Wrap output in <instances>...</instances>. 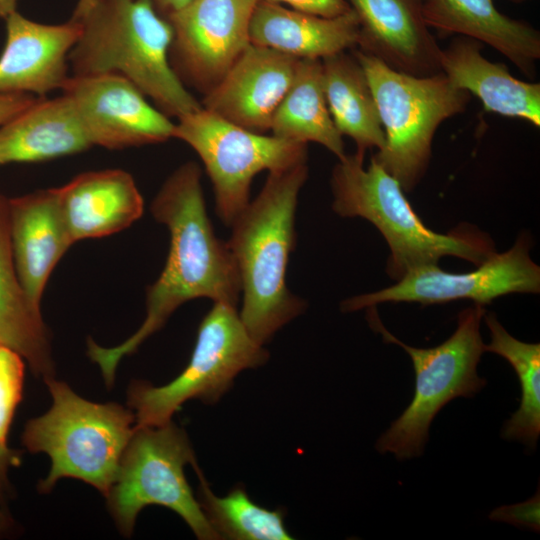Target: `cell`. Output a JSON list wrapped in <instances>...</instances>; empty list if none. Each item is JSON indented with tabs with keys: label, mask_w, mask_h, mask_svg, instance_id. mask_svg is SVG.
I'll return each instance as SVG.
<instances>
[{
	"label": "cell",
	"mask_w": 540,
	"mask_h": 540,
	"mask_svg": "<svg viewBox=\"0 0 540 540\" xmlns=\"http://www.w3.org/2000/svg\"><path fill=\"white\" fill-rule=\"evenodd\" d=\"M77 22L80 35L68 55L73 75H120L168 117L202 108L171 66L173 30L149 0H98Z\"/></svg>",
	"instance_id": "obj_3"
},
{
	"label": "cell",
	"mask_w": 540,
	"mask_h": 540,
	"mask_svg": "<svg viewBox=\"0 0 540 540\" xmlns=\"http://www.w3.org/2000/svg\"><path fill=\"white\" fill-rule=\"evenodd\" d=\"M352 52L368 79L385 136L383 147L372 157L410 192L426 173L438 127L462 113L471 94L442 72L414 76L360 49Z\"/></svg>",
	"instance_id": "obj_6"
},
{
	"label": "cell",
	"mask_w": 540,
	"mask_h": 540,
	"mask_svg": "<svg viewBox=\"0 0 540 540\" xmlns=\"http://www.w3.org/2000/svg\"><path fill=\"white\" fill-rule=\"evenodd\" d=\"M0 345L22 356L35 377H54L50 337L40 308L29 300L16 271L8 225V198L0 193Z\"/></svg>",
	"instance_id": "obj_23"
},
{
	"label": "cell",
	"mask_w": 540,
	"mask_h": 540,
	"mask_svg": "<svg viewBox=\"0 0 540 540\" xmlns=\"http://www.w3.org/2000/svg\"><path fill=\"white\" fill-rule=\"evenodd\" d=\"M422 15L430 29L488 44L524 74H534L539 31L500 12L493 0H422Z\"/></svg>",
	"instance_id": "obj_19"
},
{
	"label": "cell",
	"mask_w": 540,
	"mask_h": 540,
	"mask_svg": "<svg viewBox=\"0 0 540 540\" xmlns=\"http://www.w3.org/2000/svg\"><path fill=\"white\" fill-rule=\"evenodd\" d=\"M18 0H0V17L7 18L16 11Z\"/></svg>",
	"instance_id": "obj_35"
},
{
	"label": "cell",
	"mask_w": 540,
	"mask_h": 540,
	"mask_svg": "<svg viewBox=\"0 0 540 540\" xmlns=\"http://www.w3.org/2000/svg\"><path fill=\"white\" fill-rule=\"evenodd\" d=\"M287 4L292 9L322 17H336L351 11L346 0H265Z\"/></svg>",
	"instance_id": "obj_30"
},
{
	"label": "cell",
	"mask_w": 540,
	"mask_h": 540,
	"mask_svg": "<svg viewBox=\"0 0 540 540\" xmlns=\"http://www.w3.org/2000/svg\"><path fill=\"white\" fill-rule=\"evenodd\" d=\"M324 90L333 122L343 136L356 144L361 158L367 150L379 151L385 136L377 105L366 74L354 56L346 51L322 59Z\"/></svg>",
	"instance_id": "obj_24"
},
{
	"label": "cell",
	"mask_w": 540,
	"mask_h": 540,
	"mask_svg": "<svg viewBox=\"0 0 540 540\" xmlns=\"http://www.w3.org/2000/svg\"><path fill=\"white\" fill-rule=\"evenodd\" d=\"M539 508L540 498L537 492L531 499L513 505L500 506L494 509L489 518L493 521H501L539 531Z\"/></svg>",
	"instance_id": "obj_29"
},
{
	"label": "cell",
	"mask_w": 540,
	"mask_h": 540,
	"mask_svg": "<svg viewBox=\"0 0 540 540\" xmlns=\"http://www.w3.org/2000/svg\"><path fill=\"white\" fill-rule=\"evenodd\" d=\"M259 0H192L166 18L173 30L169 59L184 83L207 93L250 45Z\"/></svg>",
	"instance_id": "obj_12"
},
{
	"label": "cell",
	"mask_w": 540,
	"mask_h": 540,
	"mask_svg": "<svg viewBox=\"0 0 540 540\" xmlns=\"http://www.w3.org/2000/svg\"><path fill=\"white\" fill-rule=\"evenodd\" d=\"M268 359V351L247 332L236 307L215 302L199 325L188 365L176 378L162 386L141 380L130 384L127 403L135 426L166 424L189 400L218 402L239 373Z\"/></svg>",
	"instance_id": "obj_8"
},
{
	"label": "cell",
	"mask_w": 540,
	"mask_h": 540,
	"mask_svg": "<svg viewBox=\"0 0 540 540\" xmlns=\"http://www.w3.org/2000/svg\"><path fill=\"white\" fill-rule=\"evenodd\" d=\"M510 1H513V2H517V3H519V2H523V1H526V0H510Z\"/></svg>",
	"instance_id": "obj_37"
},
{
	"label": "cell",
	"mask_w": 540,
	"mask_h": 540,
	"mask_svg": "<svg viewBox=\"0 0 540 540\" xmlns=\"http://www.w3.org/2000/svg\"><path fill=\"white\" fill-rule=\"evenodd\" d=\"M198 479V502L220 539L290 540L283 510H270L251 500L241 486L217 496L206 481L197 461L192 464Z\"/></svg>",
	"instance_id": "obj_27"
},
{
	"label": "cell",
	"mask_w": 540,
	"mask_h": 540,
	"mask_svg": "<svg viewBox=\"0 0 540 540\" xmlns=\"http://www.w3.org/2000/svg\"><path fill=\"white\" fill-rule=\"evenodd\" d=\"M151 213L168 228L170 247L160 276L147 288L144 321L116 346L87 342V354L108 387L115 381L122 358L159 331L179 306L209 298L236 307L241 296L235 259L227 242L215 235L206 211L197 163L182 164L166 179L152 201Z\"/></svg>",
	"instance_id": "obj_1"
},
{
	"label": "cell",
	"mask_w": 540,
	"mask_h": 540,
	"mask_svg": "<svg viewBox=\"0 0 540 540\" xmlns=\"http://www.w3.org/2000/svg\"><path fill=\"white\" fill-rule=\"evenodd\" d=\"M8 225L20 282L32 304L40 308L51 273L74 244L57 188L8 198Z\"/></svg>",
	"instance_id": "obj_17"
},
{
	"label": "cell",
	"mask_w": 540,
	"mask_h": 540,
	"mask_svg": "<svg viewBox=\"0 0 540 540\" xmlns=\"http://www.w3.org/2000/svg\"><path fill=\"white\" fill-rule=\"evenodd\" d=\"M25 360L16 351L0 345V446L7 445V437L22 400Z\"/></svg>",
	"instance_id": "obj_28"
},
{
	"label": "cell",
	"mask_w": 540,
	"mask_h": 540,
	"mask_svg": "<svg viewBox=\"0 0 540 540\" xmlns=\"http://www.w3.org/2000/svg\"><path fill=\"white\" fill-rule=\"evenodd\" d=\"M6 21V41L0 55V94L27 93L44 97L62 89L68 79V55L81 26L32 21L17 11Z\"/></svg>",
	"instance_id": "obj_15"
},
{
	"label": "cell",
	"mask_w": 540,
	"mask_h": 540,
	"mask_svg": "<svg viewBox=\"0 0 540 540\" xmlns=\"http://www.w3.org/2000/svg\"><path fill=\"white\" fill-rule=\"evenodd\" d=\"M44 382L51 407L28 420L21 436L29 452L45 453L51 461L47 476L39 481V492L48 493L60 479L74 478L106 496L135 430L133 411L118 403L82 398L54 377Z\"/></svg>",
	"instance_id": "obj_5"
},
{
	"label": "cell",
	"mask_w": 540,
	"mask_h": 540,
	"mask_svg": "<svg viewBox=\"0 0 540 540\" xmlns=\"http://www.w3.org/2000/svg\"><path fill=\"white\" fill-rule=\"evenodd\" d=\"M359 32L353 10L322 17L259 0L250 20L249 40L298 59H323L355 48Z\"/></svg>",
	"instance_id": "obj_21"
},
{
	"label": "cell",
	"mask_w": 540,
	"mask_h": 540,
	"mask_svg": "<svg viewBox=\"0 0 540 540\" xmlns=\"http://www.w3.org/2000/svg\"><path fill=\"white\" fill-rule=\"evenodd\" d=\"M91 146L70 100L63 94L52 99L38 97L0 126V166L51 160Z\"/></svg>",
	"instance_id": "obj_22"
},
{
	"label": "cell",
	"mask_w": 540,
	"mask_h": 540,
	"mask_svg": "<svg viewBox=\"0 0 540 540\" xmlns=\"http://www.w3.org/2000/svg\"><path fill=\"white\" fill-rule=\"evenodd\" d=\"M61 212L73 242L118 233L138 220L143 197L121 169L90 171L58 187Z\"/></svg>",
	"instance_id": "obj_18"
},
{
	"label": "cell",
	"mask_w": 540,
	"mask_h": 540,
	"mask_svg": "<svg viewBox=\"0 0 540 540\" xmlns=\"http://www.w3.org/2000/svg\"><path fill=\"white\" fill-rule=\"evenodd\" d=\"M307 177V161L269 172L259 194L230 226L227 245L241 281L239 316L260 345L306 307L288 289L286 272L295 247L298 195Z\"/></svg>",
	"instance_id": "obj_2"
},
{
	"label": "cell",
	"mask_w": 540,
	"mask_h": 540,
	"mask_svg": "<svg viewBox=\"0 0 540 540\" xmlns=\"http://www.w3.org/2000/svg\"><path fill=\"white\" fill-rule=\"evenodd\" d=\"M491 341L485 352L506 359L514 368L521 387L520 406L505 422L502 437L534 449L540 434V344L522 342L511 336L496 314L484 315Z\"/></svg>",
	"instance_id": "obj_26"
},
{
	"label": "cell",
	"mask_w": 540,
	"mask_h": 540,
	"mask_svg": "<svg viewBox=\"0 0 540 540\" xmlns=\"http://www.w3.org/2000/svg\"><path fill=\"white\" fill-rule=\"evenodd\" d=\"M149 1L153 4V6L161 15H163L164 17H167L173 12H176L182 9L183 7H185L192 0H149Z\"/></svg>",
	"instance_id": "obj_33"
},
{
	"label": "cell",
	"mask_w": 540,
	"mask_h": 540,
	"mask_svg": "<svg viewBox=\"0 0 540 540\" xmlns=\"http://www.w3.org/2000/svg\"><path fill=\"white\" fill-rule=\"evenodd\" d=\"M356 153L338 159L331 175L332 209L342 217L371 222L386 240V271L400 280L410 271L454 256L480 265L495 246L485 232L462 224L448 233L428 228L413 210L399 182L373 157L367 168Z\"/></svg>",
	"instance_id": "obj_4"
},
{
	"label": "cell",
	"mask_w": 540,
	"mask_h": 540,
	"mask_svg": "<svg viewBox=\"0 0 540 540\" xmlns=\"http://www.w3.org/2000/svg\"><path fill=\"white\" fill-rule=\"evenodd\" d=\"M61 90L92 146L124 149L174 137L175 123L120 75H72Z\"/></svg>",
	"instance_id": "obj_13"
},
{
	"label": "cell",
	"mask_w": 540,
	"mask_h": 540,
	"mask_svg": "<svg viewBox=\"0 0 540 540\" xmlns=\"http://www.w3.org/2000/svg\"><path fill=\"white\" fill-rule=\"evenodd\" d=\"M98 0H78L71 19L80 20L95 5Z\"/></svg>",
	"instance_id": "obj_34"
},
{
	"label": "cell",
	"mask_w": 540,
	"mask_h": 540,
	"mask_svg": "<svg viewBox=\"0 0 540 540\" xmlns=\"http://www.w3.org/2000/svg\"><path fill=\"white\" fill-rule=\"evenodd\" d=\"M375 307L367 308L370 327L386 343L402 347L411 357L415 371L412 401L379 437L376 449L382 454L392 453L399 460L410 459L423 453L429 427L443 406L457 397H473L486 385L477 373L485 352L480 323L486 309L484 305L474 304L462 310L456 330L446 341L432 348H417L390 333Z\"/></svg>",
	"instance_id": "obj_7"
},
{
	"label": "cell",
	"mask_w": 540,
	"mask_h": 540,
	"mask_svg": "<svg viewBox=\"0 0 540 540\" xmlns=\"http://www.w3.org/2000/svg\"><path fill=\"white\" fill-rule=\"evenodd\" d=\"M358 17L357 46L414 76L441 72L440 53L422 15V0H346Z\"/></svg>",
	"instance_id": "obj_16"
},
{
	"label": "cell",
	"mask_w": 540,
	"mask_h": 540,
	"mask_svg": "<svg viewBox=\"0 0 540 540\" xmlns=\"http://www.w3.org/2000/svg\"><path fill=\"white\" fill-rule=\"evenodd\" d=\"M195 462L187 433L172 421L160 426H135L116 479L105 496L119 532L131 536L141 510L159 505L177 513L198 539H220L185 477V466Z\"/></svg>",
	"instance_id": "obj_9"
},
{
	"label": "cell",
	"mask_w": 540,
	"mask_h": 540,
	"mask_svg": "<svg viewBox=\"0 0 540 540\" xmlns=\"http://www.w3.org/2000/svg\"><path fill=\"white\" fill-rule=\"evenodd\" d=\"M13 526V520L6 509V507H0V533L9 530Z\"/></svg>",
	"instance_id": "obj_36"
},
{
	"label": "cell",
	"mask_w": 540,
	"mask_h": 540,
	"mask_svg": "<svg viewBox=\"0 0 540 540\" xmlns=\"http://www.w3.org/2000/svg\"><path fill=\"white\" fill-rule=\"evenodd\" d=\"M173 138L199 155L213 186L216 214L227 226L250 202L258 173L307 161V144L247 130L203 107L178 118Z\"/></svg>",
	"instance_id": "obj_10"
},
{
	"label": "cell",
	"mask_w": 540,
	"mask_h": 540,
	"mask_svg": "<svg viewBox=\"0 0 540 540\" xmlns=\"http://www.w3.org/2000/svg\"><path fill=\"white\" fill-rule=\"evenodd\" d=\"M298 61L250 43L218 84L205 93L201 105L235 125L264 134L291 85Z\"/></svg>",
	"instance_id": "obj_14"
},
{
	"label": "cell",
	"mask_w": 540,
	"mask_h": 540,
	"mask_svg": "<svg viewBox=\"0 0 540 540\" xmlns=\"http://www.w3.org/2000/svg\"><path fill=\"white\" fill-rule=\"evenodd\" d=\"M21 463V452L0 446V507H5L11 496V484L9 481V471L11 468L19 466Z\"/></svg>",
	"instance_id": "obj_31"
},
{
	"label": "cell",
	"mask_w": 540,
	"mask_h": 540,
	"mask_svg": "<svg viewBox=\"0 0 540 540\" xmlns=\"http://www.w3.org/2000/svg\"><path fill=\"white\" fill-rule=\"evenodd\" d=\"M37 98L27 93L0 94V126L32 105Z\"/></svg>",
	"instance_id": "obj_32"
},
{
	"label": "cell",
	"mask_w": 540,
	"mask_h": 540,
	"mask_svg": "<svg viewBox=\"0 0 540 540\" xmlns=\"http://www.w3.org/2000/svg\"><path fill=\"white\" fill-rule=\"evenodd\" d=\"M530 247L528 235L521 234L509 250L495 252L476 270L466 273L446 272L438 264L425 265L390 287L346 299L341 310L354 312L386 302L431 305L457 299L485 305L511 293H539L540 268L530 257Z\"/></svg>",
	"instance_id": "obj_11"
},
{
	"label": "cell",
	"mask_w": 540,
	"mask_h": 540,
	"mask_svg": "<svg viewBox=\"0 0 540 540\" xmlns=\"http://www.w3.org/2000/svg\"><path fill=\"white\" fill-rule=\"evenodd\" d=\"M273 136L318 143L342 159L345 145L331 117L323 81L322 59H299L286 94L270 126Z\"/></svg>",
	"instance_id": "obj_25"
},
{
	"label": "cell",
	"mask_w": 540,
	"mask_h": 540,
	"mask_svg": "<svg viewBox=\"0 0 540 540\" xmlns=\"http://www.w3.org/2000/svg\"><path fill=\"white\" fill-rule=\"evenodd\" d=\"M483 44L464 36L441 49L440 68L458 88L475 95L484 110L540 127V84L519 80L506 65L491 62Z\"/></svg>",
	"instance_id": "obj_20"
}]
</instances>
